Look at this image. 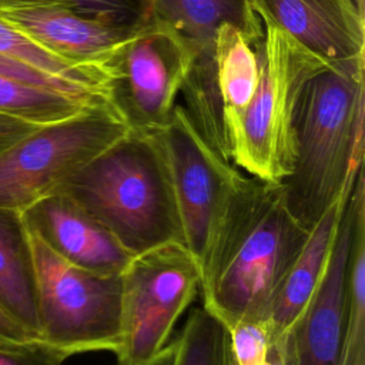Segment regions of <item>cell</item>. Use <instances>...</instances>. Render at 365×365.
Wrapping results in <instances>:
<instances>
[{
    "mask_svg": "<svg viewBox=\"0 0 365 365\" xmlns=\"http://www.w3.org/2000/svg\"><path fill=\"white\" fill-rule=\"evenodd\" d=\"M177 352H178V339H174L168 342L165 346H163L155 355H153L147 361L140 362L137 365H175Z\"/></svg>",
    "mask_w": 365,
    "mask_h": 365,
    "instance_id": "cell-28",
    "label": "cell"
},
{
    "mask_svg": "<svg viewBox=\"0 0 365 365\" xmlns=\"http://www.w3.org/2000/svg\"><path fill=\"white\" fill-rule=\"evenodd\" d=\"M0 309L30 339L40 338L37 272L21 211L0 208Z\"/></svg>",
    "mask_w": 365,
    "mask_h": 365,
    "instance_id": "cell-15",
    "label": "cell"
},
{
    "mask_svg": "<svg viewBox=\"0 0 365 365\" xmlns=\"http://www.w3.org/2000/svg\"><path fill=\"white\" fill-rule=\"evenodd\" d=\"M150 135L164 155L182 244L198 265L201 287L245 174L207 144L178 103L170 123Z\"/></svg>",
    "mask_w": 365,
    "mask_h": 365,
    "instance_id": "cell-5",
    "label": "cell"
},
{
    "mask_svg": "<svg viewBox=\"0 0 365 365\" xmlns=\"http://www.w3.org/2000/svg\"><path fill=\"white\" fill-rule=\"evenodd\" d=\"M228 332L235 365H269L274 336L267 319L240 322Z\"/></svg>",
    "mask_w": 365,
    "mask_h": 365,
    "instance_id": "cell-22",
    "label": "cell"
},
{
    "mask_svg": "<svg viewBox=\"0 0 365 365\" xmlns=\"http://www.w3.org/2000/svg\"><path fill=\"white\" fill-rule=\"evenodd\" d=\"M31 341L27 334L0 309V345H11Z\"/></svg>",
    "mask_w": 365,
    "mask_h": 365,
    "instance_id": "cell-27",
    "label": "cell"
},
{
    "mask_svg": "<svg viewBox=\"0 0 365 365\" xmlns=\"http://www.w3.org/2000/svg\"><path fill=\"white\" fill-rule=\"evenodd\" d=\"M0 56L30 67L97 103H110V81L103 73L74 66L44 50L1 19Z\"/></svg>",
    "mask_w": 365,
    "mask_h": 365,
    "instance_id": "cell-19",
    "label": "cell"
},
{
    "mask_svg": "<svg viewBox=\"0 0 365 365\" xmlns=\"http://www.w3.org/2000/svg\"><path fill=\"white\" fill-rule=\"evenodd\" d=\"M21 214L30 232L51 252L83 269L121 275L134 257L93 215L61 192L40 198Z\"/></svg>",
    "mask_w": 365,
    "mask_h": 365,
    "instance_id": "cell-11",
    "label": "cell"
},
{
    "mask_svg": "<svg viewBox=\"0 0 365 365\" xmlns=\"http://www.w3.org/2000/svg\"><path fill=\"white\" fill-rule=\"evenodd\" d=\"M0 19L66 61L103 73L120 43L134 29L86 17L60 0H0Z\"/></svg>",
    "mask_w": 365,
    "mask_h": 365,
    "instance_id": "cell-10",
    "label": "cell"
},
{
    "mask_svg": "<svg viewBox=\"0 0 365 365\" xmlns=\"http://www.w3.org/2000/svg\"><path fill=\"white\" fill-rule=\"evenodd\" d=\"M177 339L175 365H235L228 329L202 307L190 314Z\"/></svg>",
    "mask_w": 365,
    "mask_h": 365,
    "instance_id": "cell-21",
    "label": "cell"
},
{
    "mask_svg": "<svg viewBox=\"0 0 365 365\" xmlns=\"http://www.w3.org/2000/svg\"><path fill=\"white\" fill-rule=\"evenodd\" d=\"M93 106L98 104L0 74V113L23 121L47 125L71 118Z\"/></svg>",
    "mask_w": 365,
    "mask_h": 365,
    "instance_id": "cell-20",
    "label": "cell"
},
{
    "mask_svg": "<svg viewBox=\"0 0 365 365\" xmlns=\"http://www.w3.org/2000/svg\"><path fill=\"white\" fill-rule=\"evenodd\" d=\"M191 63L188 43L148 11L108 63L110 104L131 131H160L173 117Z\"/></svg>",
    "mask_w": 365,
    "mask_h": 365,
    "instance_id": "cell-8",
    "label": "cell"
},
{
    "mask_svg": "<svg viewBox=\"0 0 365 365\" xmlns=\"http://www.w3.org/2000/svg\"><path fill=\"white\" fill-rule=\"evenodd\" d=\"M354 227L346 264L339 365H365V178L358 173L354 191Z\"/></svg>",
    "mask_w": 365,
    "mask_h": 365,
    "instance_id": "cell-17",
    "label": "cell"
},
{
    "mask_svg": "<svg viewBox=\"0 0 365 365\" xmlns=\"http://www.w3.org/2000/svg\"><path fill=\"white\" fill-rule=\"evenodd\" d=\"M269 365H288L285 354V335L274 339L269 352Z\"/></svg>",
    "mask_w": 365,
    "mask_h": 365,
    "instance_id": "cell-29",
    "label": "cell"
},
{
    "mask_svg": "<svg viewBox=\"0 0 365 365\" xmlns=\"http://www.w3.org/2000/svg\"><path fill=\"white\" fill-rule=\"evenodd\" d=\"M40 125L0 113V154Z\"/></svg>",
    "mask_w": 365,
    "mask_h": 365,
    "instance_id": "cell-26",
    "label": "cell"
},
{
    "mask_svg": "<svg viewBox=\"0 0 365 365\" xmlns=\"http://www.w3.org/2000/svg\"><path fill=\"white\" fill-rule=\"evenodd\" d=\"M309 231L289 208L282 182L245 174L200 287L202 308L227 329L267 319Z\"/></svg>",
    "mask_w": 365,
    "mask_h": 365,
    "instance_id": "cell-1",
    "label": "cell"
},
{
    "mask_svg": "<svg viewBox=\"0 0 365 365\" xmlns=\"http://www.w3.org/2000/svg\"><path fill=\"white\" fill-rule=\"evenodd\" d=\"M128 131L111 104L40 125L0 154V208L23 211L53 194Z\"/></svg>",
    "mask_w": 365,
    "mask_h": 365,
    "instance_id": "cell-6",
    "label": "cell"
},
{
    "mask_svg": "<svg viewBox=\"0 0 365 365\" xmlns=\"http://www.w3.org/2000/svg\"><path fill=\"white\" fill-rule=\"evenodd\" d=\"M77 13L101 23L133 29L148 14V0H60Z\"/></svg>",
    "mask_w": 365,
    "mask_h": 365,
    "instance_id": "cell-23",
    "label": "cell"
},
{
    "mask_svg": "<svg viewBox=\"0 0 365 365\" xmlns=\"http://www.w3.org/2000/svg\"><path fill=\"white\" fill-rule=\"evenodd\" d=\"M251 1L259 17L257 30L248 37L258 58V86L242 115L227 127L228 154L248 175L284 182L295 164V118L302 90L329 63Z\"/></svg>",
    "mask_w": 365,
    "mask_h": 365,
    "instance_id": "cell-4",
    "label": "cell"
},
{
    "mask_svg": "<svg viewBox=\"0 0 365 365\" xmlns=\"http://www.w3.org/2000/svg\"><path fill=\"white\" fill-rule=\"evenodd\" d=\"M54 192L77 202L133 255L182 244L170 173L153 135L128 131Z\"/></svg>",
    "mask_w": 365,
    "mask_h": 365,
    "instance_id": "cell-3",
    "label": "cell"
},
{
    "mask_svg": "<svg viewBox=\"0 0 365 365\" xmlns=\"http://www.w3.org/2000/svg\"><path fill=\"white\" fill-rule=\"evenodd\" d=\"M31 234V232H30ZM40 318V338L66 355L120 346L121 275L76 267L31 234Z\"/></svg>",
    "mask_w": 365,
    "mask_h": 365,
    "instance_id": "cell-7",
    "label": "cell"
},
{
    "mask_svg": "<svg viewBox=\"0 0 365 365\" xmlns=\"http://www.w3.org/2000/svg\"><path fill=\"white\" fill-rule=\"evenodd\" d=\"M352 227L354 197L351 192L327 271L305 311L285 334L288 365H339L345 277Z\"/></svg>",
    "mask_w": 365,
    "mask_h": 365,
    "instance_id": "cell-12",
    "label": "cell"
},
{
    "mask_svg": "<svg viewBox=\"0 0 365 365\" xmlns=\"http://www.w3.org/2000/svg\"><path fill=\"white\" fill-rule=\"evenodd\" d=\"M200 284L198 265L181 242L134 255L121 272L115 365H137L165 346Z\"/></svg>",
    "mask_w": 365,
    "mask_h": 365,
    "instance_id": "cell-9",
    "label": "cell"
},
{
    "mask_svg": "<svg viewBox=\"0 0 365 365\" xmlns=\"http://www.w3.org/2000/svg\"><path fill=\"white\" fill-rule=\"evenodd\" d=\"M214 54L227 134V127L242 115L257 90L258 58L248 36L232 23L217 27Z\"/></svg>",
    "mask_w": 365,
    "mask_h": 365,
    "instance_id": "cell-18",
    "label": "cell"
},
{
    "mask_svg": "<svg viewBox=\"0 0 365 365\" xmlns=\"http://www.w3.org/2000/svg\"><path fill=\"white\" fill-rule=\"evenodd\" d=\"M365 54L335 61L302 90L297 155L282 182L292 212L312 227L364 168Z\"/></svg>",
    "mask_w": 365,
    "mask_h": 365,
    "instance_id": "cell-2",
    "label": "cell"
},
{
    "mask_svg": "<svg viewBox=\"0 0 365 365\" xmlns=\"http://www.w3.org/2000/svg\"><path fill=\"white\" fill-rule=\"evenodd\" d=\"M148 11L188 43L195 67L215 64L214 40L221 23L238 26L248 37L259 23L251 0H148Z\"/></svg>",
    "mask_w": 365,
    "mask_h": 365,
    "instance_id": "cell-16",
    "label": "cell"
},
{
    "mask_svg": "<svg viewBox=\"0 0 365 365\" xmlns=\"http://www.w3.org/2000/svg\"><path fill=\"white\" fill-rule=\"evenodd\" d=\"M282 30L327 63L365 54V16L354 0H254Z\"/></svg>",
    "mask_w": 365,
    "mask_h": 365,
    "instance_id": "cell-13",
    "label": "cell"
},
{
    "mask_svg": "<svg viewBox=\"0 0 365 365\" xmlns=\"http://www.w3.org/2000/svg\"><path fill=\"white\" fill-rule=\"evenodd\" d=\"M67 358L63 351L38 339L0 345V365H63Z\"/></svg>",
    "mask_w": 365,
    "mask_h": 365,
    "instance_id": "cell-24",
    "label": "cell"
},
{
    "mask_svg": "<svg viewBox=\"0 0 365 365\" xmlns=\"http://www.w3.org/2000/svg\"><path fill=\"white\" fill-rule=\"evenodd\" d=\"M355 180L346 185L344 192L311 227L305 244L287 272L267 318L274 339L284 336L294 327L314 297L327 271L339 222Z\"/></svg>",
    "mask_w": 365,
    "mask_h": 365,
    "instance_id": "cell-14",
    "label": "cell"
},
{
    "mask_svg": "<svg viewBox=\"0 0 365 365\" xmlns=\"http://www.w3.org/2000/svg\"><path fill=\"white\" fill-rule=\"evenodd\" d=\"M355 1V4H356V7H358V10H359V13L361 14H364L365 16V0H354Z\"/></svg>",
    "mask_w": 365,
    "mask_h": 365,
    "instance_id": "cell-30",
    "label": "cell"
},
{
    "mask_svg": "<svg viewBox=\"0 0 365 365\" xmlns=\"http://www.w3.org/2000/svg\"><path fill=\"white\" fill-rule=\"evenodd\" d=\"M0 74L1 76H6V77H10V78H14V80H19V81H24V83H29V84H33V86H38V87H46V88H51V90H57V91H61V93H66V94H70V96H74V97H78V98H83V100H87L90 103H94V104H110V103H97L88 97H84L76 91H73L71 88H68L67 86L30 68V67H26L23 64H19L10 58H6L3 56H0Z\"/></svg>",
    "mask_w": 365,
    "mask_h": 365,
    "instance_id": "cell-25",
    "label": "cell"
}]
</instances>
